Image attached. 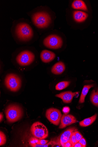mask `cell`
Instances as JSON below:
<instances>
[{"mask_svg":"<svg viewBox=\"0 0 98 147\" xmlns=\"http://www.w3.org/2000/svg\"><path fill=\"white\" fill-rule=\"evenodd\" d=\"M11 32L13 36L22 42L30 41L35 36L34 30L32 25L24 20L13 22Z\"/></svg>","mask_w":98,"mask_h":147,"instance_id":"1","label":"cell"},{"mask_svg":"<svg viewBox=\"0 0 98 147\" xmlns=\"http://www.w3.org/2000/svg\"><path fill=\"white\" fill-rule=\"evenodd\" d=\"M30 15L33 24L38 30L45 29L49 26L52 20L49 13L38 8L32 11Z\"/></svg>","mask_w":98,"mask_h":147,"instance_id":"2","label":"cell"},{"mask_svg":"<svg viewBox=\"0 0 98 147\" xmlns=\"http://www.w3.org/2000/svg\"><path fill=\"white\" fill-rule=\"evenodd\" d=\"M5 115L7 121L13 123L18 121L23 115V111L18 105L11 104L9 105L5 111Z\"/></svg>","mask_w":98,"mask_h":147,"instance_id":"3","label":"cell"},{"mask_svg":"<svg viewBox=\"0 0 98 147\" xmlns=\"http://www.w3.org/2000/svg\"><path fill=\"white\" fill-rule=\"evenodd\" d=\"M35 56L34 53L29 50L21 51L17 55L16 61L17 63L22 66L30 65L35 61Z\"/></svg>","mask_w":98,"mask_h":147,"instance_id":"4","label":"cell"},{"mask_svg":"<svg viewBox=\"0 0 98 147\" xmlns=\"http://www.w3.org/2000/svg\"><path fill=\"white\" fill-rule=\"evenodd\" d=\"M5 84L6 87L12 92H16L20 88L22 81L20 78L14 74H7L5 80Z\"/></svg>","mask_w":98,"mask_h":147,"instance_id":"5","label":"cell"},{"mask_svg":"<svg viewBox=\"0 0 98 147\" xmlns=\"http://www.w3.org/2000/svg\"><path fill=\"white\" fill-rule=\"evenodd\" d=\"M62 38L56 34H52L46 37L44 40L43 43L47 48L53 49L61 48L63 45Z\"/></svg>","mask_w":98,"mask_h":147,"instance_id":"6","label":"cell"},{"mask_svg":"<svg viewBox=\"0 0 98 147\" xmlns=\"http://www.w3.org/2000/svg\"><path fill=\"white\" fill-rule=\"evenodd\" d=\"M30 131L32 135L35 138L40 139H45L49 135L48 130L43 124L37 122L32 125Z\"/></svg>","mask_w":98,"mask_h":147,"instance_id":"7","label":"cell"},{"mask_svg":"<svg viewBox=\"0 0 98 147\" xmlns=\"http://www.w3.org/2000/svg\"><path fill=\"white\" fill-rule=\"evenodd\" d=\"M46 116L51 123L57 126L61 122L62 115L60 111L58 109L51 108L47 110Z\"/></svg>","mask_w":98,"mask_h":147,"instance_id":"8","label":"cell"},{"mask_svg":"<svg viewBox=\"0 0 98 147\" xmlns=\"http://www.w3.org/2000/svg\"><path fill=\"white\" fill-rule=\"evenodd\" d=\"M77 130L75 127H71L66 129L59 138L57 142L62 147H64L65 144L69 140L72 134Z\"/></svg>","mask_w":98,"mask_h":147,"instance_id":"9","label":"cell"},{"mask_svg":"<svg viewBox=\"0 0 98 147\" xmlns=\"http://www.w3.org/2000/svg\"><path fill=\"white\" fill-rule=\"evenodd\" d=\"M76 122L77 120L73 115L64 114L61 120L59 128H64L68 126L75 123Z\"/></svg>","mask_w":98,"mask_h":147,"instance_id":"10","label":"cell"},{"mask_svg":"<svg viewBox=\"0 0 98 147\" xmlns=\"http://www.w3.org/2000/svg\"><path fill=\"white\" fill-rule=\"evenodd\" d=\"M79 92H72L71 91H67L62 92L60 94L55 95L57 97L61 99L63 102L66 103L71 102L73 98L79 93Z\"/></svg>","mask_w":98,"mask_h":147,"instance_id":"11","label":"cell"},{"mask_svg":"<svg viewBox=\"0 0 98 147\" xmlns=\"http://www.w3.org/2000/svg\"><path fill=\"white\" fill-rule=\"evenodd\" d=\"M55 53L51 51L45 50L42 51L40 55L41 59L43 62L47 63L53 61L55 57Z\"/></svg>","mask_w":98,"mask_h":147,"instance_id":"12","label":"cell"},{"mask_svg":"<svg viewBox=\"0 0 98 147\" xmlns=\"http://www.w3.org/2000/svg\"><path fill=\"white\" fill-rule=\"evenodd\" d=\"M66 69L64 63L62 61H59L55 63L51 69V72L53 74L59 75L62 74Z\"/></svg>","mask_w":98,"mask_h":147,"instance_id":"13","label":"cell"},{"mask_svg":"<svg viewBox=\"0 0 98 147\" xmlns=\"http://www.w3.org/2000/svg\"><path fill=\"white\" fill-rule=\"evenodd\" d=\"M88 15L84 12L75 11L73 12V18L75 21L78 23L82 22L87 19Z\"/></svg>","mask_w":98,"mask_h":147,"instance_id":"14","label":"cell"},{"mask_svg":"<svg viewBox=\"0 0 98 147\" xmlns=\"http://www.w3.org/2000/svg\"><path fill=\"white\" fill-rule=\"evenodd\" d=\"M72 8L75 9L87 11L88 9L86 4L81 0H76L72 4Z\"/></svg>","mask_w":98,"mask_h":147,"instance_id":"15","label":"cell"},{"mask_svg":"<svg viewBox=\"0 0 98 147\" xmlns=\"http://www.w3.org/2000/svg\"><path fill=\"white\" fill-rule=\"evenodd\" d=\"M97 115L95 114L91 117L84 119L79 123V125L82 127H87L91 125L96 119Z\"/></svg>","mask_w":98,"mask_h":147,"instance_id":"16","label":"cell"},{"mask_svg":"<svg viewBox=\"0 0 98 147\" xmlns=\"http://www.w3.org/2000/svg\"><path fill=\"white\" fill-rule=\"evenodd\" d=\"M94 86V85L92 84L86 85L84 86L79 101L80 103H82L85 102V98L89 89Z\"/></svg>","mask_w":98,"mask_h":147,"instance_id":"17","label":"cell"},{"mask_svg":"<svg viewBox=\"0 0 98 147\" xmlns=\"http://www.w3.org/2000/svg\"><path fill=\"white\" fill-rule=\"evenodd\" d=\"M90 100L93 104L98 108V89L96 91L95 90L92 91L90 96Z\"/></svg>","mask_w":98,"mask_h":147,"instance_id":"18","label":"cell"},{"mask_svg":"<svg viewBox=\"0 0 98 147\" xmlns=\"http://www.w3.org/2000/svg\"><path fill=\"white\" fill-rule=\"evenodd\" d=\"M70 84L69 81H63L58 83L55 86V88L57 90H60L67 87Z\"/></svg>","mask_w":98,"mask_h":147,"instance_id":"19","label":"cell"},{"mask_svg":"<svg viewBox=\"0 0 98 147\" xmlns=\"http://www.w3.org/2000/svg\"><path fill=\"white\" fill-rule=\"evenodd\" d=\"M55 142L51 141L48 144L44 145H41L38 144L36 143H29V144L32 147H48L49 145L53 144V145L55 144Z\"/></svg>","mask_w":98,"mask_h":147,"instance_id":"20","label":"cell"},{"mask_svg":"<svg viewBox=\"0 0 98 147\" xmlns=\"http://www.w3.org/2000/svg\"><path fill=\"white\" fill-rule=\"evenodd\" d=\"M6 142V138L5 134L1 131H0V145H3Z\"/></svg>","mask_w":98,"mask_h":147,"instance_id":"21","label":"cell"},{"mask_svg":"<svg viewBox=\"0 0 98 147\" xmlns=\"http://www.w3.org/2000/svg\"><path fill=\"white\" fill-rule=\"evenodd\" d=\"M69 141L71 143L72 147H74L75 144L78 142L75 136V132L72 134L70 137Z\"/></svg>","mask_w":98,"mask_h":147,"instance_id":"22","label":"cell"},{"mask_svg":"<svg viewBox=\"0 0 98 147\" xmlns=\"http://www.w3.org/2000/svg\"><path fill=\"white\" fill-rule=\"evenodd\" d=\"M75 134L78 142L83 138L82 136L78 131H75Z\"/></svg>","mask_w":98,"mask_h":147,"instance_id":"23","label":"cell"},{"mask_svg":"<svg viewBox=\"0 0 98 147\" xmlns=\"http://www.w3.org/2000/svg\"><path fill=\"white\" fill-rule=\"evenodd\" d=\"M49 142V141L43 139H38L36 143L41 145H44L47 144Z\"/></svg>","mask_w":98,"mask_h":147,"instance_id":"24","label":"cell"},{"mask_svg":"<svg viewBox=\"0 0 98 147\" xmlns=\"http://www.w3.org/2000/svg\"><path fill=\"white\" fill-rule=\"evenodd\" d=\"M70 111V109L69 107L66 106L63 109L62 111L64 114H67Z\"/></svg>","mask_w":98,"mask_h":147,"instance_id":"25","label":"cell"},{"mask_svg":"<svg viewBox=\"0 0 98 147\" xmlns=\"http://www.w3.org/2000/svg\"><path fill=\"white\" fill-rule=\"evenodd\" d=\"M83 147H85L86 146V141L85 139L84 138H82L78 142Z\"/></svg>","mask_w":98,"mask_h":147,"instance_id":"26","label":"cell"},{"mask_svg":"<svg viewBox=\"0 0 98 147\" xmlns=\"http://www.w3.org/2000/svg\"><path fill=\"white\" fill-rule=\"evenodd\" d=\"M64 147H72V146L69 140L65 144Z\"/></svg>","mask_w":98,"mask_h":147,"instance_id":"27","label":"cell"},{"mask_svg":"<svg viewBox=\"0 0 98 147\" xmlns=\"http://www.w3.org/2000/svg\"><path fill=\"white\" fill-rule=\"evenodd\" d=\"M74 147H83V146L80 143L78 142L75 144Z\"/></svg>","mask_w":98,"mask_h":147,"instance_id":"28","label":"cell"},{"mask_svg":"<svg viewBox=\"0 0 98 147\" xmlns=\"http://www.w3.org/2000/svg\"><path fill=\"white\" fill-rule=\"evenodd\" d=\"M3 118V113H1V114H0V121H1V122L2 121Z\"/></svg>","mask_w":98,"mask_h":147,"instance_id":"29","label":"cell"}]
</instances>
